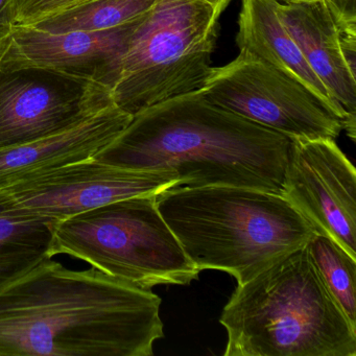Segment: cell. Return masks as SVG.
Here are the masks:
<instances>
[{"mask_svg": "<svg viewBox=\"0 0 356 356\" xmlns=\"http://www.w3.org/2000/svg\"><path fill=\"white\" fill-rule=\"evenodd\" d=\"M277 1H283L284 3H301V1H309V0H277Z\"/></svg>", "mask_w": 356, "mask_h": 356, "instance_id": "cell-23", "label": "cell"}, {"mask_svg": "<svg viewBox=\"0 0 356 356\" xmlns=\"http://www.w3.org/2000/svg\"><path fill=\"white\" fill-rule=\"evenodd\" d=\"M161 299L47 258L0 286V356H152Z\"/></svg>", "mask_w": 356, "mask_h": 356, "instance_id": "cell-1", "label": "cell"}, {"mask_svg": "<svg viewBox=\"0 0 356 356\" xmlns=\"http://www.w3.org/2000/svg\"><path fill=\"white\" fill-rule=\"evenodd\" d=\"M201 91L210 103L293 140H335L343 131V118L307 85L243 51L213 68Z\"/></svg>", "mask_w": 356, "mask_h": 356, "instance_id": "cell-7", "label": "cell"}, {"mask_svg": "<svg viewBox=\"0 0 356 356\" xmlns=\"http://www.w3.org/2000/svg\"><path fill=\"white\" fill-rule=\"evenodd\" d=\"M277 12L308 66L345 112L343 130L355 140V76L343 59L339 30L326 1L279 3Z\"/></svg>", "mask_w": 356, "mask_h": 356, "instance_id": "cell-12", "label": "cell"}, {"mask_svg": "<svg viewBox=\"0 0 356 356\" xmlns=\"http://www.w3.org/2000/svg\"><path fill=\"white\" fill-rule=\"evenodd\" d=\"M93 0H18L17 26H32Z\"/></svg>", "mask_w": 356, "mask_h": 356, "instance_id": "cell-18", "label": "cell"}, {"mask_svg": "<svg viewBox=\"0 0 356 356\" xmlns=\"http://www.w3.org/2000/svg\"><path fill=\"white\" fill-rule=\"evenodd\" d=\"M220 323L225 356H356V328L306 245L237 285Z\"/></svg>", "mask_w": 356, "mask_h": 356, "instance_id": "cell-4", "label": "cell"}, {"mask_svg": "<svg viewBox=\"0 0 356 356\" xmlns=\"http://www.w3.org/2000/svg\"><path fill=\"white\" fill-rule=\"evenodd\" d=\"M176 186L179 179L172 172L127 170L103 163L92 156L0 191V210L56 224L111 202L158 195Z\"/></svg>", "mask_w": 356, "mask_h": 356, "instance_id": "cell-8", "label": "cell"}, {"mask_svg": "<svg viewBox=\"0 0 356 356\" xmlns=\"http://www.w3.org/2000/svg\"><path fill=\"white\" fill-rule=\"evenodd\" d=\"M341 54L350 72L356 76V33L339 32Z\"/></svg>", "mask_w": 356, "mask_h": 356, "instance_id": "cell-20", "label": "cell"}, {"mask_svg": "<svg viewBox=\"0 0 356 356\" xmlns=\"http://www.w3.org/2000/svg\"><path fill=\"white\" fill-rule=\"evenodd\" d=\"M278 6L277 0H241L236 36L239 51L254 56L307 85L343 118L345 124V112L333 101L308 66L279 17Z\"/></svg>", "mask_w": 356, "mask_h": 356, "instance_id": "cell-14", "label": "cell"}, {"mask_svg": "<svg viewBox=\"0 0 356 356\" xmlns=\"http://www.w3.org/2000/svg\"><path fill=\"white\" fill-rule=\"evenodd\" d=\"M156 204L193 264L243 284L304 247L314 227L283 195L235 186H176Z\"/></svg>", "mask_w": 356, "mask_h": 356, "instance_id": "cell-3", "label": "cell"}, {"mask_svg": "<svg viewBox=\"0 0 356 356\" xmlns=\"http://www.w3.org/2000/svg\"><path fill=\"white\" fill-rule=\"evenodd\" d=\"M281 195L356 258V172L335 140H293Z\"/></svg>", "mask_w": 356, "mask_h": 356, "instance_id": "cell-10", "label": "cell"}, {"mask_svg": "<svg viewBox=\"0 0 356 356\" xmlns=\"http://www.w3.org/2000/svg\"><path fill=\"white\" fill-rule=\"evenodd\" d=\"M132 118L114 105L63 132L0 149V191L34 175L92 157Z\"/></svg>", "mask_w": 356, "mask_h": 356, "instance_id": "cell-13", "label": "cell"}, {"mask_svg": "<svg viewBox=\"0 0 356 356\" xmlns=\"http://www.w3.org/2000/svg\"><path fill=\"white\" fill-rule=\"evenodd\" d=\"M114 106L112 90L49 68H0V149L68 130Z\"/></svg>", "mask_w": 356, "mask_h": 356, "instance_id": "cell-9", "label": "cell"}, {"mask_svg": "<svg viewBox=\"0 0 356 356\" xmlns=\"http://www.w3.org/2000/svg\"><path fill=\"white\" fill-rule=\"evenodd\" d=\"M220 16L201 0H156L124 56L114 105L134 116L201 90L213 70Z\"/></svg>", "mask_w": 356, "mask_h": 356, "instance_id": "cell-6", "label": "cell"}, {"mask_svg": "<svg viewBox=\"0 0 356 356\" xmlns=\"http://www.w3.org/2000/svg\"><path fill=\"white\" fill-rule=\"evenodd\" d=\"M5 33H7V32H0V37L3 36V35L5 34Z\"/></svg>", "mask_w": 356, "mask_h": 356, "instance_id": "cell-24", "label": "cell"}, {"mask_svg": "<svg viewBox=\"0 0 356 356\" xmlns=\"http://www.w3.org/2000/svg\"><path fill=\"white\" fill-rule=\"evenodd\" d=\"M53 225L0 210V286L53 258Z\"/></svg>", "mask_w": 356, "mask_h": 356, "instance_id": "cell-15", "label": "cell"}, {"mask_svg": "<svg viewBox=\"0 0 356 356\" xmlns=\"http://www.w3.org/2000/svg\"><path fill=\"white\" fill-rule=\"evenodd\" d=\"M201 1L211 6V7L218 12V14L222 15V12L226 10V8L228 7L229 3H230L232 0H201Z\"/></svg>", "mask_w": 356, "mask_h": 356, "instance_id": "cell-22", "label": "cell"}, {"mask_svg": "<svg viewBox=\"0 0 356 356\" xmlns=\"http://www.w3.org/2000/svg\"><path fill=\"white\" fill-rule=\"evenodd\" d=\"M291 139L218 107L201 90L133 116L93 157L135 170L176 175L179 186H235L279 193Z\"/></svg>", "mask_w": 356, "mask_h": 356, "instance_id": "cell-2", "label": "cell"}, {"mask_svg": "<svg viewBox=\"0 0 356 356\" xmlns=\"http://www.w3.org/2000/svg\"><path fill=\"white\" fill-rule=\"evenodd\" d=\"M339 32L356 33V0H325Z\"/></svg>", "mask_w": 356, "mask_h": 356, "instance_id": "cell-19", "label": "cell"}, {"mask_svg": "<svg viewBox=\"0 0 356 356\" xmlns=\"http://www.w3.org/2000/svg\"><path fill=\"white\" fill-rule=\"evenodd\" d=\"M18 0H0V32L17 26Z\"/></svg>", "mask_w": 356, "mask_h": 356, "instance_id": "cell-21", "label": "cell"}, {"mask_svg": "<svg viewBox=\"0 0 356 356\" xmlns=\"http://www.w3.org/2000/svg\"><path fill=\"white\" fill-rule=\"evenodd\" d=\"M156 195L118 200L56 222L51 255L78 258L145 289L197 280L201 270L162 218Z\"/></svg>", "mask_w": 356, "mask_h": 356, "instance_id": "cell-5", "label": "cell"}, {"mask_svg": "<svg viewBox=\"0 0 356 356\" xmlns=\"http://www.w3.org/2000/svg\"><path fill=\"white\" fill-rule=\"evenodd\" d=\"M306 249L325 286L356 328V258L330 237L314 232Z\"/></svg>", "mask_w": 356, "mask_h": 356, "instance_id": "cell-17", "label": "cell"}, {"mask_svg": "<svg viewBox=\"0 0 356 356\" xmlns=\"http://www.w3.org/2000/svg\"><path fill=\"white\" fill-rule=\"evenodd\" d=\"M145 15L99 32L54 34L32 26H13L0 37V68H49L113 90L133 35Z\"/></svg>", "mask_w": 356, "mask_h": 356, "instance_id": "cell-11", "label": "cell"}, {"mask_svg": "<svg viewBox=\"0 0 356 356\" xmlns=\"http://www.w3.org/2000/svg\"><path fill=\"white\" fill-rule=\"evenodd\" d=\"M155 3L156 0H93L26 26L54 34L111 30L138 19Z\"/></svg>", "mask_w": 356, "mask_h": 356, "instance_id": "cell-16", "label": "cell"}]
</instances>
